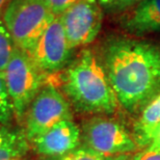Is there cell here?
Segmentation results:
<instances>
[{"instance_id": "obj_2", "label": "cell", "mask_w": 160, "mask_h": 160, "mask_svg": "<svg viewBox=\"0 0 160 160\" xmlns=\"http://www.w3.org/2000/svg\"><path fill=\"white\" fill-rule=\"evenodd\" d=\"M66 98L79 112L110 114L119 101L102 62L91 49H84L62 74Z\"/></svg>"}, {"instance_id": "obj_12", "label": "cell", "mask_w": 160, "mask_h": 160, "mask_svg": "<svg viewBox=\"0 0 160 160\" xmlns=\"http://www.w3.org/2000/svg\"><path fill=\"white\" fill-rule=\"evenodd\" d=\"M160 124V94L142 110L135 124V138L137 145L146 146L150 133Z\"/></svg>"}, {"instance_id": "obj_13", "label": "cell", "mask_w": 160, "mask_h": 160, "mask_svg": "<svg viewBox=\"0 0 160 160\" xmlns=\"http://www.w3.org/2000/svg\"><path fill=\"white\" fill-rule=\"evenodd\" d=\"M121 156H104L88 149V147H78L77 149L56 157H45L43 160H120Z\"/></svg>"}, {"instance_id": "obj_20", "label": "cell", "mask_w": 160, "mask_h": 160, "mask_svg": "<svg viewBox=\"0 0 160 160\" xmlns=\"http://www.w3.org/2000/svg\"><path fill=\"white\" fill-rule=\"evenodd\" d=\"M12 1V0H0V16L3 15V12H5V9L8 8Z\"/></svg>"}, {"instance_id": "obj_14", "label": "cell", "mask_w": 160, "mask_h": 160, "mask_svg": "<svg viewBox=\"0 0 160 160\" xmlns=\"http://www.w3.org/2000/svg\"><path fill=\"white\" fill-rule=\"evenodd\" d=\"M16 45L8 28L0 20V73H2L11 62L15 52Z\"/></svg>"}, {"instance_id": "obj_1", "label": "cell", "mask_w": 160, "mask_h": 160, "mask_svg": "<svg viewBox=\"0 0 160 160\" xmlns=\"http://www.w3.org/2000/svg\"><path fill=\"white\" fill-rule=\"evenodd\" d=\"M119 103L130 112L143 109L160 94V47L148 41L113 38L102 56Z\"/></svg>"}, {"instance_id": "obj_18", "label": "cell", "mask_w": 160, "mask_h": 160, "mask_svg": "<svg viewBox=\"0 0 160 160\" xmlns=\"http://www.w3.org/2000/svg\"><path fill=\"white\" fill-rule=\"evenodd\" d=\"M147 149L160 151V124L155 127V129L150 133L146 142Z\"/></svg>"}, {"instance_id": "obj_3", "label": "cell", "mask_w": 160, "mask_h": 160, "mask_svg": "<svg viewBox=\"0 0 160 160\" xmlns=\"http://www.w3.org/2000/svg\"><path fill=\"white\" fill-rule=\"evenodd\" d=\"M54 19L44 0H12L2 15L16 47L28 55Z\"/></svg>"}, {"instance_id": "obj_21", "label": "cell", "mask_w": 160, "mask_h": 160, "mask_svg": "<svg viewBox=\"0 0 160 160\" xmlns=\"http://www.w3.org/2000/svg\"><path fill=\"white\" fill-rule=\"evenodd\" d=\"M120 160H129V159L127 158V156L123 155V156H122V157H121V159H120Z\"/></svg>"}, {"instance_id": "obj_5", "label": "cell", "mask_w": 160, "mask_h": 160, "mask_svg": "<svg viewBox=\"0 0 160 160\" xmlns=\"http://www.w3.org/2000/svg\"><path fill=\"white\" fill-rule=\"evenodd\" d=\"M72 118L68 99L55 85L48 83L42 88L28 107L24 131L31 142L54 125L65 120H72Z\"/></svg>"}, {"instance_id": "obj_19", "label": "cell", "mask_w": 160, "mask_h": 160, "mask_svg": "<svg viewBox=\"0 0 160 160\" xmlns=\"http://www.w3.org/2000/svg\"><path fill=\"white\" fill-rule=\"evenodd\" d=\"M131 160H160V151L146 149L134 155Z\"/></svg>"}, {"instance_id": "obj_4", "label": "cell", "mask_w": 160, "mask_h": 160, "mask_svg": "<svg viewBox=\"0 0 160 160\" xmlns=\"http://www.w3.org/2000/svg\"><path fill=\"white\" fill-rule=\"evenodd\" d=\"M1 74L14 108V117L19 123H24L28 107L46 84L47 74L40 70L26 52L17 47Z\"/></svg>"}, {"instance_id": "obj_16", "label": "cell", "mask_w": 160, "mask_h": 160, "mask_svg": "<svg viewBox=\"0 0 160 160\" xmlns=\"http://www.w3.org/2000/svg\"><path fill=\"white\" fill-rule=\"evenodd\" d=\"M105 9L110 14H124L135 8L143 0H99Z\"/></svg>"}, {"instance_id": "obj_22", "label": "cell", "mask_w": 160, "mask_h": 160, "mask_svg": "<svg viewBox=\"0 0 160 160\" xmlns=\"http://www.w3.org/2000/svg\"><path fill=\"white\" fill-rule=\"evenodd\" d=\"M1 127H2V126H1V125H0V129H1Z\"/></svg>"}, {"instance_id": "obj_8", "label": "cell", "mask_w": 160, "mask_h": 160, "mask_svg": "<svg viewBox=\"0 0 160 160\" xmlns=\"http://www.w3.org/2000/svg\"><path fill=\"white\" fill-rule=\"evenodd\" d=\"M72 49L60 17H55L42 34L29 56L45 74H55L69 63Z\"/></svg>"}, {"instance_id": "obj_9", "label": "cell", "mask_w": 160, "mask_h": 160, "mask_svg": "<svg viewBox=\"0 0 160 160\" xmlns=\"http://www.w3.org/2000/svg\"><path fill=\"white\" fill-rule=\"evenodd\" d=\"M81 142V131L73 120H65L34 138L31 143L38 154L56 157L77 149Z\"/></svg>"}, {"instance_id": "obj_17", "label": "cell", "mask_w": 160, "mask_h": 160, "mask_svg": "<svg viewBox=\"0 0 160 160\" xmlns=\"http://www.w3.org/2000/svg\"><path fill=\"white\" fill-rule=\"evenodd\" d=\"M77 1L78 0H44L48 8L55 17H60L67 9Z\"/></svg>"}, {"instance_id": "obj_6", "label": "cell", "mask_w": 160, "mask_h": 160, "mask_svg": "<svg viewBox=\"0 0 160 160\" xmlns=\"http://www.w3.org/2000/svg\"><path fill=\"white\" fill-rule=\"evenodd\" d=\"M81 138L84 146L104 156H117L135 151L134 137L117 121L95 117L83 124Z\"/></svg>"}, {"instance_id": "obj_10", "label": "cell", "mask_w": 160, "mask_h": 160, "mask_svg": "<svg viewBox=\"0 0 160 160\" xmlns=\"http://www.w3.org/2000/svg\"><path fill=\"white\" fill-rule=\"evenodd\" d=\"M121 26L137 36L160 33V0H143L122 14Z\"/></svg>"}, {"instance_id": "obj_7", "label": "cell", "mask_w": 160, "mask_h": 160, "mask_svg": "<svg viewBox=\"0 0 160 160\" xmlns=\"http://www.w3.org/2000/svg\"><path fill=\"white\" fill-rule=\"evenodd\" d=\"M71 49L96 40L102 27L103 12L97 0H78L60 16Z\"/></svg>"}, {"instance_id": "obj_15", "label": "cell", "mask_w": 160, "mask_h": 160, "mask_svg": "<svg viewBox=\"0 0 160 160\" xmlns=\"http://www.w3.org/2000/svg\"><path fill=\"white\" fill-rule=\"evenodd\" d=\"M14 118V108L6 89L5 82L0 73V125L8 127Z\"/></svg>"}, {"instance_id": "obj_11", "label": "cell", "mask_w": 160, "mask_h": 160, "mask_svg": "<svg viewBox=\"0 0 160 160\" xmlns=\"http://www.w3.org/2000/svg\"><path fill=\"white\" fill-rule=\"evenodd\" d=\"M29 139L22 129H0V160H23L29 151Z\"/></svg>"}]
</instances>
